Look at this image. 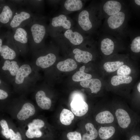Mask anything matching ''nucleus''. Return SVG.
<instances>
[{"label":"nucleus","mask_w":140,"mask_h":140,"mask_svg":"<svg viewBox=\"0 0 140 140\" xmlns=\"http://www.w3.org/2000/svg\"><path fill=\"white\" fill-rule=\"evenodd\" d=\"M8 96L7 92L1 88L0 89V99L3 100L7 98Z\"/></svg>","instance_id":"4c0bfd02"},{"label":"nucleus","mask_w":140,"mask_h":140,"mask_svg":"<svg viewBox=\"0 0 140 140\" xmlns=\"http://www.w3.org/2000/svg\"><path fill=\"white\" fill-rule=\"evenodd\" d=\"M13 39L19 54L24 55L28 51L29 41L27 30L24 27H20L13 30Z\"/></svg>","instance_id":"f8f14e48"},{"label":"nucleus","mask_w":140,"mask_h":140,"mask_svg":"<svg viewBox=\"0 0 140 140\" xmlns=\"http://www.w3.org/2000/svg\"><path fill=\"white\" fill-rule=\"evenodd\" d=\"M98 137L101 140H109L120 131L116 124L101 125L97 130Z\"/></svg>","instance_id":"6ab92c4d"},{"label":"nucleus","mask_w":140,"mask_h":140,"mask_svg":"<svg viewBox=\"0 0 140 140\" xmlns=\"http://www.w3.org/2000/svg\"><path fill=\"white\" fill-rule=\"evenodd\" d=\"M92 37L86 36L80 31L75 30L72 28L63 32L55 38L58 41H65L74 45L82 44L85 41H87Z\"/></svg>","instance_id":"ddd939ff"},{"label":"nucleus","mask_w":140,"mask_h":140,"mask_svg":"<svg viewBox=\"0 0 140 140\" xmlns=\"http://www.w3.org/2000/svg\"><path fill=\"white\" fill-rule=\"evenodd\" d=\"M81 86L83 87L89 88L92 93L97 94L101 89L102 84L101 81L97 79H91L81 81Z\"/></svg>","instance_id":"5701e85b"},{"label":"nucleus","mask_w":140,"mask_h":140,"mask_svg":"<svg viewBox=\"0 0 140 140\" xmlns=\"http://www.w3.org/2000/svg\"><path fill=\"white\" fill-rule=\"evenodd\" d=\"M132 78L130 76H121L115 75L113 76L111 80V83L114 86H116L122 84L130 83Z\"/></svg>","instance_id":"c85d7f7f"},{"label":"nucleus","mask_w":140,"mask_h":140,"mask_svg":"<svg viewBox=\"0 0 140 140\" xmlns=\"http://www.w3.org/2000/svg\"><path fill=\"white\" fill-rule=\"evenodd\" d=\"M129 16V5L119 13L105 19L99 32L126 40Z\"/></svg>","instance_id":"f03ea898"},{"label":"nucleus","mask_w":140,"mask_h":140,"mask_svg":"<svg viewBox=\"0 0 140 140\" xmlns=\"http://www.w3.org/2000/svg\"><path fill=\"white\" fill-rule=\"evenodd\" d=\"M27 26L29 41L32 52L44 47L48 26L43 19L35 17Z\"/></svg>","instance_id":"39448f33"},{"label":"nucleus","mask_w":140,"mask_h":140,"mask_svg":"<svg viewBox=\"0 0 140 140\" xmlns=\"http://www.w3.org/2000/svg\"><path fill=\"white\" fill-rule=\"evenodd\" d=\"M136 93L133 101L132 109L139 114L140 113V82L137 86Z\"/></svg>","instance_id":"7c9ffc66"},{"label":"nucleus","mask_w":140,"mask_h":140,"mask_svg":"<svg viewBox=\"0 0 140 140\" xmlns=\"http://www.w3.org/2000/svg\"><path fill=\"white\" fill-rule=\"evenodd\" d=\"M84 1L81 0H66L62 4V13H66L81 10L83 8Z\"/></svg>","instance_id":"aec40b11"},{"label":"nucleus","mask_w":140,"mask_h":140,"mask_svg":"<svg viewBox=\"0 0 140 140\" xmlns=\"http://www.w3.org/2000/svg\"><path fill=\"white\" fill-rule=\"evenodd\" d=\"M129 6V3L125 1H101V10L103 19L119 13Z\"/></svg>","instance_id":"9b49d317"},{"label":"nucleus","mask_w":140,"mask_h":140,"mask_svg":"<svg viewBox=\"0 0 140 140\" xmlns=\"http://www.w3.org/2000/svg\"><path fill=\"white\" fill-rule=\"evenodd\" d=\"M0 124L2 128L1 131L2 134L6 138H10V129L6 121L4 120H2L0 121Z\"/></svg>","instance_id":"473e14b6"},{"label":"nucleus","mask_w":140,"mask_h":140,"mask_svg":"<svg viewBox=\"0 0 140 140\" xmlns=\"http://www.w3.org/2000/svg\"><path fill=\"white\" fill-rule=\"evenodd\" d=\"M134 2L135 3L136 5H140V0H135Z\"/></svg>","instance_id":"58836bf2"},{"label":"nucleus","mask_w":140,"mask_h":140,"mask_svg":"<svg viewBox=\"0 0 140 140\" xmlns=\"http://www.w3.org/2000/svg\"><path fill=\"white\" fill-rule=\"evenodd\" d=\"M129 140H140V123L129 133Z\"/></svg>","instance_id":"72a5a7b5"},{"label":"nucleus","mask_w":140,"mask_h":140,"mask_svg":"<svg viewBox=\"0 0 140 140\" xmlns=\"http://www.w3.org/2000/svg\"><path fill=\"white\" fill-rule=\"evenodd\" d=\"M56 67L59 71L62 72H70L75 69L77 65L75 61L73 59L68 58L58 62Z\"/></svg>","instance_id":"393cba45"},{"label":"nucleus","mask_w":140,"mask_h":140,"mask_svg":"<svg viewBox=\"0 0 140 140\" xmlns=\"http://www.w3.org/2000/svg\"><path fill=\"white\" fill-rule=\"evenodd\" d=\"M101 1H93L78 15L76 19L78 30L83 33L92 36L97 35L102 25Z\"/></svg>","instance_id":"f257e3e1"},{"label":"nucleus","mask_w":140,"mask_h":140,"mask_svg":"<svg viewBox=\"0 0 140 140\" xmlns=\"http://www.w3.org/2000/svg\"><path fill=\"white\" fill-rule=\"evenodd\" d=\"M0 63V79L12 85L21 64L17 59L1 60Z\"/></svg>","instance_id":"1a4fd4ad"},{"label":"nucleus","mask_w":140,"mask_h":140,"mask_svg":"<svg viewBox=\"0 0 140 140\" xmlns=\"http://www.w3.org/2000/svg\"><path fill=\"white\" fill-rule=\"evenodd\" d=\"M85 67L83 66L79 68V70L76 72L72 76V80L75 82L81 81L91 79L92 75L86 73L84 71Z\"/></svg>","instance_id":"cd10ccee"},{"label":"nucleus","mask_w":140,"mask_h":140,"mask_svg":"<svg viewBox=\"0 0 140 140\" xmlns=\"http://www.w3.org/2000/svg\"><path fill=\"white\" fill-rule=\"evenodd\" d=\"M35 98L38 106L44 110L50 109L51 105V99L46 96L45 92L42 90H38L36 93Z\"/></svg>","instance_id":"412c9836"},{"label":"nucleus","mask_w":140,"mask_h":140,"mask_svg":"<svg viewBox=\"0 0 140 140\" xmlns=\"http://www.w3.org/2000/svg\"><path fill=\"white\" fill-rule=\"evenodd\" d=\"M45 125L43 121L39 119L33 120L27 125L28 129L25 132L26 137L29 138H39L41 136L42 133L40 129Z\"/></svg>","instance_id":"a211bd4d"},{"label":"nucleus","mask_w":140,"mask_h":140,"mask_svg":"<svg viewBox=\"0 0 140 140\" xmlns=\"http://www.w3.org/2000/svg\"><path fill=\"white\" fill-rule=\"evenodd\" d=\"M10 140H22V136L20 133L17 132H15L11 129H10Z\"/></svg>","instance_id":"e433bc0d"},{"label":"nucleus","mask_w":140,"mask_h":140,"mask_svg":"<svg viewBox=\"0 0 140 140\" xmlns=\"http://www.w3.org/2000/svg\"><path fill=\"white\" fill-rule=\"evenodd\" d=\"M85 127L86 132L82 136V140H95L97 139L98 137V130L93 123H88Z\"/></svg>","instance_id":"a878e982"},{"label":"nucleus","mask_w":140,"mask_h":140,"mask_svg":"<svg viewBox=\"0 0 140 140\" xmlns=\"http://www.w3.org/2000/svg\"><path fill=\"white\" fill-rule=\"evenodd\" d=\"M66 137L68 140H82V136L81 133L75 131L68 132Z\"/></svg>","instance_id":"c9c22d12"},{"label":"nucleus","mask_w":140,"mask_h":140,"mask_svg":"<svg viewBox=\"0 0 140 140\" xmlns=\"http://www.w3.org/2000/svg\"><path fill=\"white\" fill-rule=\"evenodd\" d=\"M35 112L34 106L30 103L27 102L23 104L18 113L17 117L20 120H25L33 115Z\"/></svg>","instance_id":"4be33fe9"},{"label":"nucleus","mask_w":140,"mask_h":140,"mask_svg":"<svg viewBox=\"0 0 140 140\" xmlns=\"http://www.w3.org/2000/svg\"><path fill=\"white\" fill-rule=\"evenodd\" d=\"M17 10L14 4L6 2L1 4L0 23L1 26L7 27Z\"/></svg>","instance_id":"dca6fc26"},{"label":"nucleus","mask_w":140,"mask_h":140,"mask_svg":"<svg viewBox=\"0 0 140 140\" xmlns=\"http://www.w3.org/2000/svg\"><path fill=\"white\" fill-rule=\"evenodd\" d=\"M123 61H107L104 63L103 68L107 72H114L117 69L122 66L123 65Z\"/></svg>","instance_id":"c756f323"},{"label":"nucleus","mask_w":140,"mask_h":140,"mask_svg":"<svg viewBox=\"0 0 140 140\" xmlns=\"http://www.w3.org/2000/svg\"><path fill=\"white\" fill-rule=\"evenodd\" d=\"M130 68L126 65H123L117 70V75L121 76H128L131 73Z\"/></svg>","instance_id":"f704fd0d"},{"label":"nucleus","mask_w":140,"mask_h":140,"mask_svg":"<svg viewBox=\"0 0 140 140\" xmlns=\"http://www.w3.org/2000/svg\"><path fill=\"white\" fill-rule=\"evenodd\" d=\"M43 47L33 52V60L32 64L39 71L53 65L57 59L55 54L53 53H45Z\"/></svg>","instance_id":"9d476101"},{"label":"nucleus","mask_w":140,"mask_h":140,"mask_svg":"<svg viewBox=\"0 0 140 140\" xmlns=\"http://www.w3.org/2000/svg\"><path fill=\"white\" fill-rule=\"evenodd\" d=\"M39 72L32 63L21 64L12 85L16 88L34 87L41 79Z\"/></svg>","instance_id":"20e7f679"},{"label":"nucleus","mask_w":140,"mask_h":140,"mask_svg":"<svg viewBox=\"0 0 140 140\" xmlns=\"http://www.w3.org/2000/svg\"><path fill=\"white\" fill-rule=\"evenodd\" d=\"M95 120L101 125L116 124L112 103H107L96 115Z\"/></svg>","instance_id":"2eb2a0df"},{"label":"nucleus","mask_w":140,"mask_h":140,"mask_svg":"<svg viewBox=\"0 0 140 140\" xmlns=\"http://www.w3.org/2000/svg\"><path fill=\"white\" fill-rule=\"evenodd\" d=\"M71 110L75 116L81 117L87 112L89 107L88 104L82 97L80 96L75 97L70 104Z\"/></svg>","instance_id":"f3484780"},{"label":"nucleus","mask_w":140,"mask_h":140,"mask_svg":"<svg viewBox=\"0 0 140 140\" xmlns=\"http://www.w3.org/2000/svg\"><path fill=\"white\" fill-rule=\"evenodd\" d=\"M74 117L73 113L68 109H64L60 114V120L62 124L68 125L71 124Z\"/></svg>","instance_id":"bb28decb"},{"label":"nucleus","mask_w":140,"mask_h":140,"mask_svg":"<svg viewBox=\"0 0 140 140\" xmlns=\"http://www.w3.org/2000/svg\"><path fill=\"white\" fill-rule=\"evenodd\" d=\"M35 18L30 12L28 11L22 9L17 10L7 27L13 30L18 27H24Z\"/></svg>","instance_id":"4468645a"},{"label":"nucleus","mask_w":140,"mask_h":140,"mask_svg":"<svg viewBox=\"0 0 140 140\" xmlns=\"http://www.w3.org/2000/svg\"><path fill=\"white\" fill-rule=\"evenodd\" d=\"M112 104L120 132L129 134L140 123V115L124 103L113 102Z\"/></svg>","instance_id":"7ed1b4c3"},{"label":"nucleus","mask_w":140,"mask_h":140,"mask_svg":"<svg viewBox=\"0 0 140 140\" xmlns=\"http://www.w3.org/2000/svg\"><path fill=\"white\" fill-rule=\"evenodd\" d=\"M73 52L74 54L75 59L78 62L87 63L91 61L93 59L92 54L87 51H83L76 48L73 50Z\"/></svg>","instance_id":"b1692460"},{"label":"nucleus","mask_w":140,"mask_h":140,"mask_svg":"<svg viewBox=\"0 0 140 140\" xmlns=\"http://www.w3.org/2000/svg\"><path fill=\"white\" fill-rule=\"evenodd\" d=\"M0 38L2 41L0 47L1 60L17 59L19 54L14 43L12 33L8 31L1 36Z\"/></svg>","instance_id":"6e6552de"},{"label":"nucleus","mask_w":140,"mask_h":140,"mask_svg":"<svg viewBox=\"0 0 140 140\" xmlns=\"http://www.w3.org/2000/svg\"><path fill=\"white\" fill-rule=\"evenodd\" d=\"M130 48L131 51L134 53L140 52V36L131 38Z\"/></svg>","instance_id":"2f4dec72"},{"label":"nucleus","mask_w":140,"mask_h":140,"mask_svg":"<svg viewBox=\"0 0 140 140\" xmlns=\"http://www.w3.org/2000/svg\"><path fill=\"white\" fill-rule=\"evenodd\" d=\"M74 22L66 15L59 14L53 17L47 27L48 33L54 38L58 37L63 32L73 28Z\"/></svg>","instance_id":"423d86ee"},{"label":"nucleus","mask_w":140,"mask_h":140,"mask_svg":"<svg viewBox=\"0 0 140 140\" xmlns=\"http://www.w3.org/2000/svg\"><path fill=\"white\" fill-rule=\"evenodd\" d=\"M98 43L100 51L104 55L113 53L117 47L124 45L125 40L111 35L99 32L97 34Z\"/></svg>","instance_id":"0eeeda50"}]
</instances>
